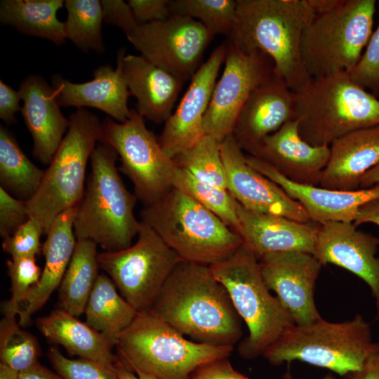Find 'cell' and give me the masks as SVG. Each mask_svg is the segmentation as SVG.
Masks as SVG:
<instances>
[{
	"instance_id": "cell-1",
	"label": "cell",
	"mask_w": 379,
	"mask_h": 379,
	"mask_svg": "<svg viewBox=\"0 0 379 379\" xmlns=\"http://www.w3.org/2000/svg\"><path fill=\"white\" fill-rule=\"evenodd\" d=\"M149 310L197 343L234 347L243 334L227 290L207 265L180 261Z\"/></svg>"
},
{
	"instance_id": "cell-2",
	"label": "cell",
	"mask_w": 379,
	"mask_h": 379,
	"mask_svg": "<svg viewBox=\"0 0 379 379\" xmlns=\"http://www.w3.org/2000/svg\"><path fill=\"white\" fill-rule=\"evenodd\" d=\"M234 29L227 40L241 49L260 51L274 64V73L293 92L310 81L301 56L302 35L316 15L307 0H237Z\"/></svg>"
},
{
	"instance_id": "cell-3",
	"label": "cell",
	"mask_w": 379,
	"mask_h": 379,
	"mask_svg": "<svg viewBox=\"0 0 379 379\" xmlns=\"http://www.w3.org/2000/svg\"><path fill=\"white\" fill-rule=\"evenodd\" d=\"M117 156L107 145L100 143L95 147L88 185L74 220L77 239L91 240L104 251L130 246L140 227L134 214L138 199L126 188L119 174Z\"/></svg>"
},
{
	"instance_id": "cell-4",
	"label": "cell",
	"mask_w": 379,
	"mask_h": 379,
	"mask_svg": "<svg viewBox=\"0 0 379 379\" xmlns=\"http://www.w3.org/2000/svg\"><path fill=\"white\" fill-rule=\"evenodd\" d=\"M294 119L307 142L330 145L349 133L379 125V98L347 72L311 79L294 92Z\"/></svg>"
},
{
	"instance_id": "cell-5",
	"label": "cell",
	"mask_w": 379,
	"mask_h": 379,
	"mask_svg": "<svg viewBox=\"0 0 379 379\" xmlns=\"http://www.w3.org/2000/svg\"><path fill=\"white\" fill-rule=\"evenodd\" d=\"M140 216L185 261L210 266L243 244L241 237L216 215L173 187L144 206Z\"/></svg>"
},
{
	"instance_id": "cell-6",
	"label": "cell",
	"mask_w": 379,
	"mask_h": 379,
	"mask_svg": "<svg viewBox=\"0 0 379 379\" xmlns=\"http://www.w3.org/2000/svg\"><path fill=\"white\" fill-rule=\"evenodd\" d=\"M115 347L129 369L158 379H190L198 367L234 349L187 340L150 310L138 312Z\"/></svg>"
},
{
	"instance_id": "cell-7",
	"label": "cell",
	"mask_w": 379,
	"mask_h": 379,
	"mask_svg": "<svg viewBox=\"0 0 379 379\" xmlns=\"http://www.w3.org/2000/svg\"><path fill=\"white\" fill-rule=\"evenodd\" d=\"M209 267L227 290L237 312L247 326L248 335L237 348L242 358L262 356L287 328L295 325L277 297L270 293L258 259L244 242L227 258Z\"/></svg>"
},
{
	"instance_id": "cell-8",
	"label": "cell",
	"mask_w": 379,
	"mask_h": 379,
	"mask_svg": "<svg viewBox=\"0 0 379 379\" xmlns=\"http://www.w3.org/2000/svg\"><path fill=\"white\" fill-rule=\"evenodd\" d=\"M379 346L361 314L342 322L322 317L307 326L293 325L263 354L272 365L300 361L343 376L360 370Z\"/></svg>"
},
{
	"instance_id": "cell-9",
	"label": "cell",
	"mask_w": 379,
	"mask_h": 379,
	"mask_svg": "<svg viewBox=\"0 0 379 379\" xmlns=\"http://www.w3.org/2000/svg\"><path fill=\"white\" fill-rule=\"evenodd\" d=\"M69 121L38 191L25 201L29 215L39 220L44 234L58 215L81 201L88 161L101 135L102 122L84 108L71 114Z\"/></svg>"
},
{
	"instance_id": "cell-10",
	"label": "cell",
	"mask_w": 379,
	"mask_h": 379,
	"mask_svg": "<svg viewBox=\"0 0 379 379\" xmlns=\"http://www.w3.org/2000/svg\"><path fill=\"white\" fill-rule=\"evenodd\" d=\"M375 0H344L316 15L304 30L301 56L311 79L349 72L372 34Z\"/></svg>"
},
{
	"instance_id": "cell-11",
	"label": "cell",
	"mask_w": 379,
	"mask_h": 379,
	"mask_svg": "<svg viewBox=\"0 0 379 379\" xmlns=\"http://www.w3.org/2000/svg\"><path fill=\"white\" fill-rule=\"evenodd\" d=\"M135 243L98 255L99 267L138 312L148 311L177 264L182 260L147 224L140 221Z\"/></svg>"
},
{
	"instance_id": "cell-12",
	"label": "cell",
	"mask_w": 379,
	"mask_h": 379,
	"mask_svg": "<svg viewBox=\"0 0 379 379\" xmlns=\"http://www.w3.org/2000/svg\"><path fill=\"white\" fill-rule=\"evenodd\" d=\"M99 142L117 152L119 169L132 182L135 194L144 206L158 201L173 187L178 165L164 153L137 111L132 109L124 122L105 118Z\"/></svg>"
},
{
	"instance_id": "cell-13",
	"label": "cell",
	"mask_w": 379,
	"mask_h": 379,
	"mask_svg": "<svg viewBox=\"0 0 379 379\" xmlns=\"http://www.w3.org/2000/svg\"><path fill=\"white\" fill-rule=\"evenodd\" d=\"M213 36L200 22L178 15L138 25L126 34L142 57L183 81L192 79L202 65Z\"/></svg>"
},
{
	"instance_id": "cell-14",
	"label": "cell",
	"mask_w": 379,
	"mask_h": 379,
	"mask_svg": "<svg viewBox=\"0 0 379 379\" xmlns=\"http://www.w3.org/2000/svg\"><path fill=\"white\" fill-rule=\"evenodd\" d=\"M223 73L215 83L206 112V135L222 141L232 133L237 117L252 91L274 72L271 58L260 51H245L229 40Z\"/></svg>"
},
{
	"instance_id": "cell-15",
	"label": "cell",
	"mask_w": 379,
	"mask_h": 379,
	"mask_svg": "<svg viewBox=\"0 0 379 379\" xmlns=\"http://www.w3.org/2000/svg\"><path fill=\"white\" fill-rule=\"evenodd\" d=\"M263 280L297 326H307L320 316L314 288L322 264L312 253L290 251L259 259Z\"/></svg>"
},
{
	"instance_id": "cell-16",
	"label": "cell",
	"mask_w": 379,
	"mask_h": 379,
	"mask_svg": "<svg viewBox=\"0 0 379 379\" xmlns=\"http://www.w3.org/2000/svg\"><path fill=\"white\" fill-rule=\"evenodd\" d=\"M226 52V41L212 51L192 77L190 84L175 111L164 122L158 141L169 158L174 159L187 151L206 135L203 127L204 118Z\"/></svg>"
},
{
	"instance_id": "cell-17",
	"label": "cell",
	"mask_w": 379,
	"mask_h": 379,
	"mask_svg": "<svg viewBox=\"0 0 379 379\" xmlns=\"http://www.w3.org/2000/svg\"><path fill=\"white\" fill-rule=\"evenodd\" d=\"M221 156L227 175V190L242 206L298 222H312L298 201L247 163L246 154L232 134L221 141Z\"/></svg>"
},
{
	"instance_id": "cell-18",
	"label": "cell",
	"mask_w": 379,
	"mask_h": 379,
	"mask_svg": "<svg viewBox=\"0 0 379 379\" xmlns=\"http://www.w3.org/2000/svg\"><path fill=\"white\" fill-rule=\"evenodd\" d=\"M379 238L359 230L353 222H328L319 225L313 255L324 265L343 267L369 287L379 319Z\"/></svg>"
},
{
	"instance_id": "cell-19",
	"label": "cell",
	"mask_w": 379,
	"mask_h": 379,
	"mask_svg": "<svg viewBox=\"0 0 379 379\" xmlns=\"http://www.w3.org/2000/svg\"><path fill=\"white\" fill-rule=\"evenodd\" d=\"M246 159L251 167L298 201L312 222L319 225L328 222H354L361 206L379 198V184L354 191L302 185L287 179L270 164L258 157L246 154Z\"/></svg>"
},
{
	"instance_id": "cell-20",
	"label": "cell",
	"mask_w": 379,
	"mask_h": 379,
	"mask_svg": "<svg viewBox=\"0 0 379 379\" xmlns=\"http://www.w3.org/2000/svg\"><path fill=\"white\" fill-rule=\"evenodd\" d=\"M293 119L294 92L273 72L248 96L232 134L243 151L253 155L265 137Z\"/></svg>"
},
{
	"instance_id": "cell-21",
	"label": "cell",
	"mask_w": 379,
	"mask_h": 379,
	"mask_svg": "<svg viewBox=\"0 0 379 379\" xmlns=\"http://www.w3.org/2000/svg\"><path fill=\"white\" fill-rule=\"evenodd\" d=\"M273 166L287 179L302 185H319L330 156V145L314 146L304 140L295 119L265 137L253 155Z\"/></svg>"
},
{
	"instance_id": "cell-22",
	"label": "cell",
	"mask_w": 379,
	"mask_h": 379,
	"mask_svg": "<svg viewBox=\"0 0 379 379\" xmlns=\"http://www.w3.org/2000/svg\"><path fill=\"white\" fill-rule=\"evenodd\" d=\"M239 235L259 260L277 253L313 254L319 224L248 210L237 204Z\"/></svg>"
},
{
	"instance_id": "cell-23",
	"label": "cell",
	"mask_w": 379,
	"mask_h": 379,
	"mask_svg": "<svg viewBox=\"0 0 379 379\" xmlns=\"http://www.w3.org/2000/svg\"><path fill=\"white\" fill-rule=\"evenodd\" d=\"M18 92L25 124L34 141L32 154L49 164L69 128V119L62 114L53 87L42 77L29 76L20 83Z\"/></svg>"
},
{
	"instance_id": "cell-24",
	"label": "cell",
	"mask_w": 379,
	"mask_h": 379,
	"mask_svg": "<svg viewBox=\"0 0 379 379\" xmlns=\"http://www.w3.org/2000/svg\"><path fill=\"white\" fill-rule=\"evenodd\" d=\"M124 55L125 49L121 48L117 68L114 69L109 65L100 66L93 72L94 79L87 82L72 83L54 77L52 87L60 107H95L119 122L126 121L131 110L128 107L131 95L122 72Z\"/></svg>"
},
{
	"instance_id": "cell-25",
	"label": "cell",
	"mask_w": 379,
	"mask_h": 379,
	"mask_svg": "<svg viewBox=\"0 0 379 379\" xmlns=\"http://www.w3.org/2000/svg\"><path fill=\"white\" fill-rule=\"evenodd\" d=\"M78 204L58 215L46 234V239L41 246L44 267L39 281L30 289L22 307L20 306L18 314L20 326L29 324L32 315L44 305L61 284L77 240L74 220Z\"/></svg>"
},
{
	"instance_id": "cell-26",
	"label": "cell",
	"mask_w": 379,
	"mask_h": 379,
	"mask_svg": "<svg viewBox=\"0 0 379 379\" xmlns=\"http://www.w3.org/2000/svg\"><path fill=\"white\" fill-rule=\"evenodd\" d=\"M378 164L379 125L356 130L330 145L319 185L334 190H357L363 176Z\"/></svg>"
},
{
	"instance_id": "cell-27",
	"label": "cell",
	"mask_w": 379,
	"mask_h": 379,
	"mask_svg": "<svg viewBox=\"0 0 379 379\" xmlns=\"http://www.w3.org/2000/svg\"><path fill=\"white\" fill-rule=\"evenodd\" d=\"M122 72L130 95L137 99V112L154 123L165 122L185 81L141 55H124Z\"/></svg>"
},
{
	"instance_id": "cell-28",
	"label": "cell",
	"mask_w": 379,
	"mask_h": 379,
	"mask_svg": "<svg viewBox=\"0 0 379 379\" xmlns=\"http://www.w3.org/2000/svg\"><path fill=\"white\" fill-rule=\"evenodd\" d=\"M36 325L48 340L62 346L69 354L114 368L117 355L113 354V347L105 338L62 309L39 317Z\"/></svg>"
},
{
	"instance_id": "cell-29",
	"label": "cell",
	"mask_w": 379,
	"mask_h": 379,
	"mask_svg": "<svg viewBox=\"0 0 379 379\" xmlns=\"http://www.w3.org/2000/svg\"><path fill=\"white\" fill-rule=\"evenodd\" d=\"M117 290L107 275L99 274L84 312L86 323L100 333L112 347L138 314Z\"/></svg>"
},
{
	"instance_id": "cell-30",
	"label": "cell",
	"mask_w": 379,
	"mask_h": 379,
	"mask_svg": "<svg viewBox=\"0 0 379 379\" xmlns=\"http://www.w3.org/2000/svg\"><path fill=\"white\" fill-rule=\"evenodd\" d=\"M62 0H2L0 20L25 34L44 38L60 45L65 42L64 22L57 12Z\"/></svg>"
},
{
	"instance_id": "cell-31",
	"label": "cell",
	"mask_w": 379,
	"mask_h": 379,
	"mask_svg": "<svg viewBox=\"0 0 379 379\" xmlns=\"http://www.w3.org/2000/svg\"><path fill=\"white\" fill-rule=\"evenodd\" d=\"M97 244L77 239L59 288L61 309L74 317L85 312L90 294L99 276Z\"/></svg>"
},
{
	"instance_id": "cell-32",
	"label": "cell",
	"mask_w": 379,
	"mask_h": 379,
	"mask_svg": "<svg viewBox=\"0 0 379 379\" xmlns=\"http://www.w3.org/2000/svg\"><path fill=\"white\" fill-rule=\"evenodd\" d=\"M45 171L36 166L24 154L13 135L0 128V182L10 194L28 201L38 191Z\"/></svg>"
},
{
	"instance_id": "cell-33",
	"label": "cell",
	"mask_w": 379,
	"mask_h": 379,
	"mask_svg": "<svg viewBox=\"0 0 379 379\" xmlns=\"http://www.w3.org/2000/svg\"><path fill=\"white\" fill-rule=\"evenodd\" d=\"M67 18L64 22L66 39L84 52L105 51L101 27L104 20L102 8L98 0H65Z\"/></svg>"
},
{
	"instance_id": "cell-34",
	"label": "cell",
	"mask_w": 379,
	"mask_h": 379,
	"mask_svg": "<svg viewBox=\"0 0 379 379\" xmlns=\"http://www.w3.org/2000/svg\"><path fill=\"white\" fill-rule=\"evenodd\" d=\"M173 187L183 192L239 233L238 202L227 190L203 182L178 165L175 171Z\"/></svg>"
},
{
	"instance_id": "cell-35",
	"label": "cell",
	"mask_w": 379,
	"mask_h": 379,
	"mask_svg": "<svg viewBox=\"0 0 379 379\" xmlns=\"http://www.w3.org/2000/svg\"><path fill=\"white\" fill-rule=\"evenodd\" d=\"M237 0H169L171 15L193 18L213 35L229 37L236 21Z\"/></svg>"
},
{
	"instance_id": "cell-36",
	"label": "cell",
	"mask_w": 379,
	"mask_h": 379,
	"mask_svg": "<svg viewBox=\"0 0 379 379\" xmlns=\"http://www.w3.org/2000/svg\"><path fill=\"white\" fill-rule=\"evenodd\" d=\"M173 160L197 179L227 190L221 142L215 138L205 135L194 146Z\"/></svg>"
},
{
	"instance_id": "cell-37",
	"label": "cell",
	"mask_w": 379,
	"mask_h": 379,
	"mask_svg": "<svg viewBox=\"0 0 379 379\" xmlns=\"http://www.w3.org/2000/svg\"><path fill=\"white\" fill-rule=\"evenodd\" d=\"M41 348L32 333L22 329L16 317L4 315L0 322V360L18 373L38 361Z\"/></svg>"
},
{
	"instance_id": "cell-38",
	"label": "cell",
	"mask_w": 379,
	"mask_h": 379,
	"mask_svg": "<svg viewBox=\"0 0 379 379\" xmlns=\"http://www.w3.org/2000/svg\"><path fill=\"white\" fill-rule=\"evenodd\" d=\"M11 279V296L2 303L4 315L16 317L30 289L38 283L41 275L35 257L11 258L6 261Z\"/></svg>"
},
{
	"instance_id": "cell-39",
	"label": "cell",
	"mask_w": 379,
	"mask_h": 379,
	"mask_svg": "<svg viewBox=\"0 0 379 379\" xmlns=\"http://www.w3.org/2000/svg\"><path fill=\"white\" fill-rule=\"evenodd\" d=\"M47 357L53 368L65 379H119L114 368L87 359H69L56 347L48 350Z\"/></svg>"
},
{
	"instance_id": "cell-40",
	"label": "cell",
	"mask_w": 379,
	"mask_h": 379,
	"mask_svg": "<svg viewBox=\"0 0 379 379\" xmlns=\"http://www.w3.org/2000/svg\"><path fill=\"white\" fill-rule=\"evenodd\" d=\"M347 73L353 81L379 98V23L359 60Z\"/></svg>"
},
{
	"instance_id": "cell-41",
	"label": "cell",
	"mask_w": 379,
	"mask_h": 379,
	"mask_svg": "<svg viewBox=\"0 0 379 379\" xmlns=\"http://www.w3.org/2000/svg\"><path fill=\"white\" fill-rule=\"evenodd\" d=\"M43 234L44 230L39 220L29 216L11 236L3 239L2 248L11 258L35 257L41 249Z\"/></svg>"
},
{
	"instance_id": "cell-42",
	"label": "cell",
	"mask_w": 379,
	"mask_h": 379,
	"mask_svg": "<svg viewBox=\"0 0 379 379\" xmlns=\"http://www.w3.org/2000/svg\"><path fill=\"white\" fill-rule=\"evenodd\" d=\"M29 218L25 201L17 199L0 187V235L11 236Z\"/></svg>"
},
{
	"instance_id": "cell-43",
	"label": "cell",
	"mask_w": 379,
	"mask_h": 379,
	"mask_svg": "<svg viewBox=\"0 0 379 379\" xmlns=\"http://www.w3.org/2000/svg\"><path fill=\"white\" fill-rule=\"evenodd\" d=\"M104 20L121 29L126 34L138 25L128 3L123 0L100 1Z\"/></svg>"
},
{
	"instance_id": "cell-44",
	"label": "cell",
	"mask_w": 379,
	"mask_h": 379,
	"mask_svg": "<svg viewBox=\"0 0 379 379\" xmlns=\"http://www.w3.org/2000/svg\"><path fill=\"white\" fill-rule=\"evenodd\" d=\"M128 3L138 25L164 20L171 15L169 0H129Z\"/></svg>"
},
{
	"instance_id": "cell-45",
	"label": "cell",
	"mask_w": 379,
	"mask_h": 379,
	"mask_svg": "<svg viewBox=\"0 0 379 379\" xmlns=\"http://www.w3.org/2000/svg\"><path fill=\"white\" fill-rule=\"evenodd\" d=\"M190 379H250L235 370L228 357L210 361L198 367Z\"/></svg>"
},
{
	"instance_id": "cell-46",
	"label": "cell",
	"mask_w": 379,
	"mask_h": 379,
	"mask_svg": "<svg viewBox=\"0 0 379 379\" xmlns=\"http://www.w3.org/2000/svg\"><path fill=\"white\" fill-rule=\"evenodd\" d=\"M18 91L0 81V117L7 124L15 123V113L21 111Z\"/></svg>"
},
{
	"instance_id": "cell-47",
	"label": "cell",
	"mask_w": 379,
	"mask_h": 379,
	"mask_svg": "<svg viewBox=\"0 0 379 379\" xmlns=\"http://www.w3.org/2000/svg\"><path fill=\"white\" fill-rule=\"evenodd\" d=\"M342 379H379V346L368 357L363 367L350 372Z\"/></svg>"
},
{
	"instance_id": "cell-48",
	"label": "cell",
	"mask_w": 379,
	"mask_h": 379,
	"mask_svg": "<svg viewBox=\"0 0 379 379\" xmlns=\"http://www.w3.org/2000/svg\"><path fill=\"white\" fill-rule=\"evenodd\" d=\"M366 222L379 226V198L361 206L353 223L357 227Z\"/></svg>"
},
{
	"instance_id": "cell-49",
	"label": "cell",
	"mask_w": 379,
	"mask_h": 379,
	"mask_svg": "<svg viewBox=\"0 0 379 379\" xmlns=\"http://www.w3.org/2000/svg\"><path fill=\"white\" fill-rule=\"evenodd\" d=\"M18 379H65L57 372L54 373L39 361L29 368L18 373Z\"/></svg>"
},
{
	"instance_id": "cell-50",
	"label": "cell",
	"mask_w": 379,
	"mask_h": 379,
	"mask_svg": "<svg viewBox=\"0 0 379 379\" xmlns=\"http://www.w3.org/2000/svg\"><path fill=\"white\" fill-rule=\"evenodd\" d=\"M316 15L326 13L339 6L344 0H307Z\"/></svg>"
},
{
	"instance_id": "cell-51",
	"label": "cell",
	"mask_w": 379,
	"mask_h": 379,
	"mask_svg": "<svg viewBox=\"0 0 379 379\" xmlns=\"http://www.w3.org/2000/svg\"><path fill=\"white\" fill-rule=\"evenodd\" d=\"M114 371L119 379H140L137 374L127 367L118 354L114 362Z\"/></svg>"
},
{
	"instance_id": "cell-52",
	"label": "cell",
	"mask_w": 379,
	"mask_h": 379,
	"mask_svg": "<svg viewBox=\"0 0 379 379\" xmlns=\"http://www.w3.org/2000/svg\"><path fill=\"white\" fill-rule=\"evenodd\" d=\"M379 184V164L368 171L362 178L360 189H366Z\"/></svg>"
},
{
	"instance_id": "cell-53",
	"label": "cell",
	"mask_w": 379,
	"mask_h": 379,
	"mask_svg": "<svg viewBox=\"0 0 379 379\" xmlns=\"http://www.w3.org/2000/svg\"><path fill=\"white\" fill-rule=\"evenodd\" d=\"M18 373L8 366L0 364V379H18Z\"/></svg>"
},
{
	"instance_id": "cell-54",
	"label": "cell",
	"mask_w": 379,
	"mask_h": 379,
	"mask_svg": "<svg viewBox=\"0 0 379 379\" xmlns=\"http://www.w3.org/2000/svg\"><path fill=\"white\" fill-rule=\"evenodd\" d=\"M135 373L138 375L140 379H158L156 377L141 372H136Z\"/></svg>"
},
{
	"instance_id": "cell-55",
	"label": "cell",
	"mask_w": 379,
	"mask_h": 379,
	"mask_svg": "<svg viewBox=\"0 0 379 379\" xmlns=\"http://www.w3.org/2000/svg\"><path fill=\"white\" fill-rule=\"evenodd\" d=\"M321 379H337L332 373H328Z\"/></svg>"
}]
</instances>
